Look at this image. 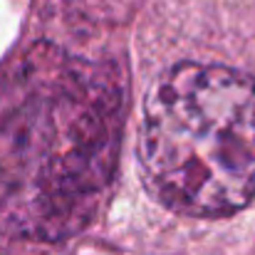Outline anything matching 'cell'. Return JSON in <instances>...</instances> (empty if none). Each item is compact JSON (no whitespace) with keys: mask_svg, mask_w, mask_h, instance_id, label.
Masks as SVG:
<instances>
[{"mask_svg":"<svg viewBox=\"0 0 255 255\" xmlns=\"http://www.w3.org/2000/svg\"><path fill=\"white\" fill-rule=\"evenodd\" d=\"M139 156L149 188L186 216H228L255 198V80L178 62L146 94Z\"/></svg>","mask_w":255,"mask_h":255,"instance_id":"obj_1","label":"cell"}]
</instances>
